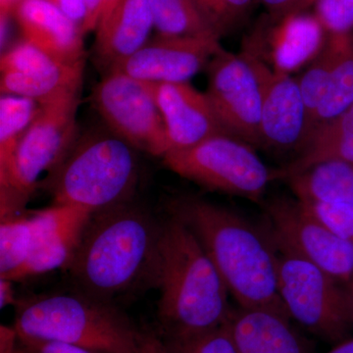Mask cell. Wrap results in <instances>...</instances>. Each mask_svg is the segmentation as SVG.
Instances as JSON below:
<instances>
[{"label":"cell","mask_w":353,"mask_h":353,"mask_svg":"<svg viewBox=\"0 0 353 353\" xmlns=\"http://www.w3.org/2000/svg\"><path fill=\"white\" fill-rule=\"evenodd\" d=\"M312 128L297 79L268 67L265 77L260 121V145L278 152L299 150L310 139Z\"/></svg>","instance_id":"obj_15"},{"label":"cell","mask_w":353,"mask_h":353,"mask_svg":"<svg viewBox=\"0 0 353 353\" xmlns=\"http://www.w3.org/2000/svg\"><path fill=\"white\" fill-rule=\"evenodd\" d=\"M313 1H314V0H313Z\"/></svg>","instance_id":"obj_44"},{"label":"cell","mask_w":353,"mask_h":353,"mask_svg":"<svg viewBox=\"0 0 353 353\" xmlns=\"http://www.w3.org/2000/svg\"><path fill=\"white\" fill-rule=\"evenodd\" d=\"M221 50L219 39L157 34L109 73L118 72L152 83L189 82Z\"/></svg>","instance_id":"obj_14"},{"label":"cell","mask_w":353,"mask_h":353,"mask_svg":"<svg viewBox=\"0 0 353 353\" xmlns=\"http://www.w3.org/2000/svg\"><path fill=\"white\" fill-rule=\"evenodd\" d=\"M32 240L31 216L1 220L0 225V279L17 281L29 259Z\"/></svg>","instance_id":"obj_25"},{"label":"cell","mask_w":353,"mask_h":353,"mask_svg":"<svg viewBox=\"0 0 353 353\" xmlns=\"http://www.w3.org/2000/svg\"><path fill=\"white\" fill-rule=\"evenodd\" d=\"M272 241L281 252L301 257L347 285L353 278V245L299 199L277 197L265 204Z\"/></svg>","instance_id":"obj_11"},{"label":"cell","mask_w":353,"mask_h":353,"mask_svg":"<svg viewBox=\"0 0 353 353\" xmlns=\"http://www.w3.org/2000/svg\"><path fill=\"white\" fill-rule=\"evenodd\" d=\"M157 336L160 353H238L226 325L190 336Z\"/></svg>","instance_id":"obj_28"},{"label":"cell","mask_w":353,"mask_h":353,"mask_svg":"<svg viewBox=\"0 0 353 353\" xmlns=\"http://www.w3.org/2000/svg\"><path fill=\"white\" fill-rule=\"evenodd\" d=\"M20 339L14 327H0V353H18Z\"/></svg>","instance_id":"obj_35"},{"label":"cell","mask_w":353,"mask_h":353,"mask_svg":"<svg viewBox=\"0 0 353 353\" xmlns=\"http://www.w3.org/2000/svg\"><path fill=\"white\" fill-rule=\"evenodd\" d=\"M141 353H160L159 341L157 334H141Z\"/></svg>","instance_id":"obj_38"},{"label":"cell","mask_w":353,"mask_h":353,"mask_svg":"<svg viewBox=\"0 0 353 353\" xmlns=\"http://www.w3.org/2000/svg\"><path fill=\"white\" fill-rule=\"evenodd\" d=\"M278 252L279 296L290 319L334 345L350 338L345 285L292 253Z\"/></svg>","instance_id":"obj_8"},{"label":"cell","mask_w":353,"mask_h":353,"mask_svg":"<svg viewBox=\"0 0 353 353\" xmlns=\"http://www.w3.org/2000/svg\"><path fill=\"white\" fill-rule=\"evenodd\" d=\"M268 67L245 50L234 54L224 48L206 67L205 94L221 126L227 134L250 145H260V121Z\"/></svg>","instance_id":"obj_9"},{"label":"cell","mask_w":353,"mask_h":353,"mask_svg":"<svg viewBox=\"0 0 353 353\" xmlns=\"http://www.w3.org/2000/svg\"><path fill=\"white\" fill-rule=\"evenodd\" d=\"M270 15H281L299 9H308L312 6L313 0H257Z\"/></svg>","instance_id":"obj_34"},{"label":"cell","mask_w":353,"mask_h":353,"mask_svg":"<svg viewBox=\"0 0 353 353\" xmlns=\"http://www.w3.org/2000/svg\"><path fill=\"white\" fill-rule=\"evenodd\" d=\"M120 1L121 0H102L101 18H99V22L97 27H99V25H101L104 21L108 19V16L110 15L111 12L114 10V8H115L116 6H117ZM95 31H97V30H95Z\"/></svg>","instance_id":"obj_39"},{"label":"cell","mask_w":353,"mask_h":353,"mask_svg":"<svg viewBox=\"0 0 353 353\" xmlns=\"http://www.w3.org/2000/svg\"><path fill=\"white\" fill-rule=\"evenodd\" d=\"M21 0H0V12L1 17H8L9 14L13 12L16 6Z\"/></svg>","instance_id":"obj_41"},{"label":"cell","mask_w":353,"mask_h":353,"mask_svg":"<svg viewBox=\"0 0 353 353\" xmlns=\"http://www.w3.org/2000/svg\"><path fill=\"white\" fill-rule=\"evenodd\" d=\"M13 281L0 279V307L6 308L10 304L16 303Z\"/></svg>","instance_id":"obj_37"},{"label":"cell","mask_w":353,"mask_h":353,"mask_svg":"<svg viewBox=\"0 0 353 353\" xmlns=\"http://www.w3.org/2000/svg\"><path fill=\"white\" fill-rule=\"evenodd\" d=\"M21 345L28 353H101L85 348L52 343V341H22Z\"/></svg>","instance_id":"obj_32"},{"label":"cell","mask_w":353,"mask_h":353,"mask_svg":"<svg viewBox=\"0 0 353 353\" xmlns=\"http://www.w3.org/2000/svg\"><path fill=\"white\" fill-rule=\"evenodd\" d=\"M154 285L160 336L205 333L227 324L229 290L196 234L171 215L162 225Z\"/></svg>","instance_id":"obj_3"},{"label":"cell","mask_w":353,"mask_h":353,"mask_svg":"<svg viewBox=\"0 0 353 353\" xmlns=\"http://www.w3.org/2000/svg\"><path fill=\"white\" fill-rule=\"evenodd\" d=\"M194 6L219 38L245 24L257 0H192Z\"/></svg>","instance_id":"obj_27"},{"label":"cell","mask_w":353,"mask_h":353,"mask_svg":"<svg viewBox=\"0 0 353 353\" xmlns=\"http://www.w3.org/2000/svg\"><path fill=\"white\" fill-rule=\"evenodd\" d=\"M311 7L329 34L353 32V0H314Z\"/></svg>","instance_id":"obj_29"},{"label":"cell","mask_w":353,"mask_h":353,"mask_svg":"<svg viewBox=\"0 0 353 353\" xmlns=\"http://www.w3.org/2000/svg\"><path fill=\"white\" fill-rule=\"evenodd\" d=\"M18 353H28L27 352H26L25 348L23 347V345H21V341H20V347H19V350H18Z\"/></svg>","instance_id":"obj_43"},{"label":"cell","mask_w":353,"mask_h":353,"mask_svg":"<svg viewBox=\"0 0 353 353\" xmlns=\"http://www.w3.org/2000/svg\"><path fill=\"white\" fill-rule=\"evenodd\" d=\"M162 225L131 202L92 215L66 270L81 292L112 303L154 284Z\"/></svg>","instance_id":"obj_1"},{"label":"cell","mask_w":353,"mask_h":353,"mask_svg":"<svg viewBox=\"0 0 353 353\" xmlns=\"http://www.w3.org/2000/svg\"><path fill=\"white\" fill-rule=\"evenodd\" d=\"M20 340L52 341L101 353H141V332L112 303L79 292L18 303Z\"/></svg>","instance_id":"obj_4"},{"label":"cell","mask_w":353,"mask_h":353,"mask_svg":"<svg viewBox=\"0 0 353 353\" xmlns=\"http://www.w3.org/2000/svg\"><path fill=\"white\" fill-rule=\"evenodd\" d=\"M46 1L57 7L69 19L80 26L83 31L88 16L85 0H46Z\"/></svg>","instance_id":"obj_33"},{"label":"cell","mask_w":353,"mask_h":353,"mask_svg":"<svg viewBox=\"0 0 353 353\" xmlns=\"http://www.w3.org/2000/svg\"><path fill=\"white\" fill-rule=\"evenodd\" d=\"M85 4H87L88 16L83 29L85 34L97 30L99 18H101L102 0H85Z\"/></svg>","instance_id":"obj_36"},{"label":"cell","mask_w":353,"mask_h":353,"mask_svg":"<svg viewBox=\"0 0 353 353\" xmlns=\"http://www.w3.org/2000/svg\"><path fill=\"white\" fill-rule=\"evenodd\" d=\"M92 102L106 126L134 150L163 157L168 139L150 83L125 74H106L94 88Z\"/></svg>","instance_id":"obj_10"},{"label":"cell","mask_w":353,"mask_h":353,"mask_svg":"<svg viewBox=\"0 0 353 353\" xmlns=\"http://www.w3.org/2000/svg\"><path fill=\"white\" fill-rule=\"evenodd\" d=\"M338 54V41L334 34H329L323 50L309 63L299 81L304 103L310 120L311 128L314 130V121L318 108L326 94L331 79L332 70ZM312 134V132H311Z\"/></svg>","instance_id":"obj_26"},{"label":"cell","mask_w":353,"mask_h":353,"mask_svg":"<svg viewBox=\"0 0 353 353\" xmlns=\"http://www.w3.org/2000/svg\"><path fill=\"white\" fill-rule=\"evenodd\" d=\"M92 213L69 205H55L31 216L32 240L29 259L17 281L68 267Z\"/></svg>","instance_id":"obj_16"},{"label":"cell","mask_w":353,"mask_h":353,"mask_svg":"<svg viewBox=\"0 0 353 353\" xmlns=\"http://www.w3.org/2000/svg\"><path fill=\"white\" fill-rule=\"evenodd\" d=\"M85 61L69 64L23 41L0 58V90L48 103L82 90Z\"/></svg>","instance_id":"obj_13"},{"label":"cell","mask_w":353,"mask_h":353,"mask_svg":"<svg viewBox=\"0 0 353 353\" xmlns=\"http://www.w3.org/2000/svg\"><path fill=\"white\" fill-rule=\"evenodd\" d=\"M41 110V104L17 95L0 99V187L6 185L14 157L28 128Z\"/></svg>","instance_id":"obj_22"},{"label":"cell","mask_w":353,"mask_h":353,"mask_svg":"<svg viewBox=\"0 0 353 353\" xmlns=\"http://www.w3.org/2000/svg\"><path fill=\"white\" fill-rule=\"evenodd\" d=\"M334 36L338 41V54L328 90L316 113L314 130L338 117L353 104V32Z\"/></svg>","instance_id":"obj_23"},{"label":"cell","mask_w":353,"mask_h":353,"mask_svg":"<svg viewBox=\"0 0 353 353\" xmlns=\"http://www.w3.org/2000/svg\"><path fill=\"white\" fill-rule=\"evenodd\" d=\"M292 321L279 309L238 306L226 326L238 353H315Z\"/></svg>","instance_id":"obj_18"},{"label":"cell","mask_w":353,"mask_h":353,"mask_svg":"<svg viewBox=\"0 0 353 353\" xmlns=\"http://www.w3.org/2000/svg\"><path fill=\"white\" fill-rule=\"evenodd\" d=\"M163 163L176 175L215 192L261 201L275 181L252 145L226 134L211 137L185 150L165 154Z\"/></svg>","instance_id":"obj_7"},{"label":"cell","mask_w":353,"mask_h":353,"mask_svg":"<svg viewBox=\"0 0 353 353\" xmlns=\"http://www.w3.org/2000/svg\"><path fill=\"white\" fill-rule=\"evenodd\" d=\"M13 14L27 43L65 63L85 61L82 29L50 2L21 0Z\"/></svg>","instance_id":"obj_19"},{"label":"cell","mask_w":353,"mask_h":353,"mask_svg":"<svg viewBox=\"0 0 353 353\" xmlns=\"http://www.w3.org/2000/svg\"><path fill=\"white\" fill-rule=\"evenodd\" d=\"M336 136L353 137V104L338 117L316 128L309 141Z\"/></svg>","instance_id":"obj_31"},{"label":"cell","mask_w":353,"mask_h":353,"mask_svg":"<svg viewBox=\"0 0 353 353\" xmlns=\"http://www.w3.org/2000/svg\"><path fill=\"white\" fill-rule=\"evenodd\" d=\"M170 209L196 234L238 306L285 312L278 292L279 252L270 234L199 197H176Z\"/></svg>","instance_id":"obj_2"},{"label":"cell","mask_w":353,"mask_h":353,"mask_svg":"<svg viewBox=\"0 0 353 353\" xmlns=\"http://www.w3.org/2000/svg\"><path fill=\"white\" fill-rule=\"evenodd\" d=\"M150 83L163 117L168 152L226 134L205 92H199L189 82Z\"/></svg>","instance_id":"obj_17"},{"label":"cell","mask_w":353,"mask_h":353,"mask_svg":"<svg viewBox=\"0 0 353 353\" xmlns=\"http://www.w3.org/2000/svg\"><path fill=\"white\" fill-rule=\"evenodd\" d=\"M159 36L219 39L192 0H148Z\"/></svg>","instance_id":"obj_24"},{"label":"cell","mask_w":353,"mask_h":353,"mask_svg":"<svg viewBox=\"0 0 353 353\" xmlns=\"http://www.w3.org/2000/svg\"><path fill=\"white\" fill-rule=\"evenodd\" d=\"M153 28L148 0H121L95 31V63L104 75L141 50Z\"/></svg>","instance_id":"obj_20"},{"label":"cell","mask_w":353,"mask_h":353,"mask_svg":"<svg viewBox=\"0 0 353 353\" xmlns=\"http://www.w3.org/2000/svg\"><path fill=\"white\" fill-rule=\"evenodd\" d=\"M81 90L41 105L21 139L6 185L0 187L1 220L22 215L39 185L50 183L78 141Z\"/></svg>","instance_id":"obj_6"},{"label":"cell","mask_w":353,"mask_h":353,"mask_svg":"<svg viewBox=\"0 0 353 353\" xmlns=\"http://www.w3.org/2000/svg\"><path fill=\"white\" fill-rule=\"evenodd\" d=\"M134 150L112 132L78 139L48 183L53 204L94 214L130 202L139 179Z\"/></svg>","instance_id":"obj_5"},{"label":"cell","mask_w":353,"mask_h":353,"mask_svg":"<svg viewBox=\"0 0 353 353\" xmlns=\"http://www.w3.org/2000/svg\"><path fill=\"white\" fill-rule=\"evenodd\" d=\"M325 353H353V336L336 343L329 352Z\"/></svg>","instance_id":"obj_40"},{"label":"cell","mask_w":353,"mask_h":353,"mask_svg":"<svg viewBox=\"0 0 353 353\" xmlns=\"http://www.w3.org/2000/svg\"><path fill=\"white\" fill-rule=\"evenodd\" d=\"M328 37L310 8L266 13L245 39L243 50L274 71L290 75L319 54Z\"/></svg>","instance_id":"obj_12"},{"label":"cell","mask_w":353,"mask_h":353,"mask_svg":"<svg viewBox=\"0 0 353 353\" xmlns=\"http://www.w3.org/2000/svg\"><path fill=\"white\" fill-rule=\"evenodd\" d=\"M310 212L347 243L353 245V205L301 201Z\"/></svg>","instance_id":"obj_30"},{"label":"cell","mask_w":353,"mask_h":353,"mask_svg":"<svg viewBox=\"0 0 353 353\" xmlns=\"http://www.w3.org/2000/svg\"><path fill=\"white\" fill-rule=\"evenodd\" d=\"M299 201L353 205V164L324 162L285 179Z\"/></svg>","instance_id":"obj_21"},{"label":"cell","mask_w":353,"mask_h":353,"mask_svg":"<svg viewBox=\"0 0 353 353\" xmlns=\"http://www.w3.org/2000/svg\"><path fill=\"white\" fill-rule=\"evenodd\" d=\"M347 294L348 310H350V321H352L353 328V278L350 282L345 285Z\"/></svg>","instance_id":"obj_42"}]
</instances>
